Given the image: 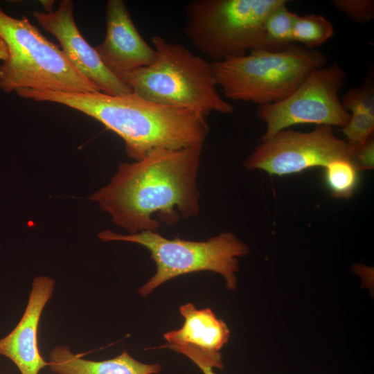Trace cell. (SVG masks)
I'll list each match as a JSON object with an SVG mask.
<instances>
[{
    "label": "cell",
    "instance_id": "8992f818",
    "mask_svg": "<svg viewBox=\"0 0 374 374\" xmlns=\"http://www.w3.org/2000/svg\"><path fill=\"white\" fill-rule=\"evenodd\" d=\"M103 242L121 241L140 244L150 253L157 265L155 274L139 290L145 297L163 283L181 275L210 271L221 274L226 287L235 290L238 258L249 252L248 247L231 232H223L205 241L175 238L168 239L157 231L121 234L104 230L98 234Z\"/></svg>",
    "mask_w": 374,
    "mask_h": 374
},
{
    "label": "cell",
    "instance_id": "52a82bcc",
    "mask_svg": "<svg viewBox=\"0 0 374 374\" xmlns=\"http://www.w3.org/2000/svg\"><path fill=\"white\" fill-rule=\"evenodd\" d=\"M287 0H193L185 8V33L213 62L261 48L268 14Z\"/></svg>",
    "mask_w": 374,
    "mask_h": 374
},
{
    "label": "cell",
    "instance_id": "ffe728a7",
    "mask_svg": "<svg viewBox=\"0 0 374 374\" xmlns=\"http://www.w3.org/2000/svg\"><path fill=\"white\" fill-rule=\"evenodd\" d=\"M332 4L350 19L367 23L374 19L373 0H333Z\"/></svg>",
    "mask_w": 374,
    "mask_h": 374
},
{
    "label": "cell",
    "instance_id": "9a60e30c",
    "mask_svg": "<svg viewBox=\"0 0 374 374\" xmlns=\"http://www.w3.org/2000/svg\"><path fill=\"white\" fill-rule=\"evenodd\" d=\"M287 2L274 8L265 18L260 49L276 52L294 44L293 27L298 15L287 8Z\"/></svg>",
    "mask_w": 374,
    "mask_h": 374
},
{
    "label": "cell",
    "instance_id": "8fae6325",
    "mask_svg": "<svg viewBox=\"0 0 374 374\" xmlns=\"http://www.w3.org/2000/svg\"><path fill=\"white\" fill-rule=\"evenodd\" d=\"M105 8V37L95 47L104 65L118 78L152 64L156 51L139 33L125 2L109 0Z\"/></svg>",
    "mask_w": 374,
    "mask_h": 374
},
{
    "label": "cell",
    "instance_id": "e0dca14e",
    "mask_svg": "<svg viewBox=\"0 0 374 374\" xmlns=\"http://www.w3.org/2000/svg\"><path fill=\"white\" fill-rule=\"evenodd\" d=\"M324 168L325 181L332 195L336 198L351 197L359 181L358 170L352 161L337 159Z\"/></svg>",
    "mask_w": 374,
    "mask_h": 374
},
{
    "label": "cell",
    "instance_id": "6da1fadb",
    "mask_svg": "<svg viewBox=\"0 0 374 374\" xmlns=\"http://www.w3.org/2000/svg\"><path fill=\"white\" fill-rule=\"evenodd\" d=\"M204 144L156 149L121 163L109 182L89 197L128 233L157 231L200 211L198 172Z\"/></svg>",
    "mask_w": 374,
    "mask_h": 374
},
{
    "label": "cell",
    "instance_id": "7402d4cb",
    "mask_svg": "<svg viewBox=\"0 0 374 374\" xmlns=\"http://www.w3.org/2000/svg\"><path fill=\"white\" fill-rule=\"evenodd\" d=\"M54 1H40L41 4L45 10V12L51 13L53 12V6L54 4Z\"/></svg>",
    "mask_w": 374,
    "mask_h": 374
},
{
    "label": "cell",
    "instance_id": "ba28073f",
    "mask_svg": "<svg viewBox=\"0 0 374 374\" xmlns=\"http://www.w3.org/2000/svg\"><path fill=\"white\" fill-rule=\"evenodd\" d=\"M346 80L339 64L326 65L313 69L285 99L258 106L257 116L266 125L261 141L298 124L344 127L350 117L339 97Z\"/></svg>",
    "mask_w": 374,
    "mask_h": 374
},
{
    "label": "cell",
    "instance_id": "3957f363",
    "mask_svg": "<svg viewBox=\"0 0 374 374\" xmlns=\"http://www.w3.org/2000/svg\"><path fill=\"white\" fill-rule=\"evenodd\" d=\"M152 42L156 51L153 62L118 77L133 93L158 104L204 116L233 113V106L217 89L211 62L160 35L153 36Z\"/></svg>",
    "mask_w": 374,
    "mask_h": 374
},
{
    "label": "cell",
    "instance_id": "603a6c76",
    "mask_svg": "<svg viewBox=\"0 0 374 374\" xmlns=\"http://www.w3.org/2000/svg\"><path fill=\"white\" fill-rule=\"evenodd\" d=\"M203 372L204 374H217L213 371V367L208 365L200 364L197 365Z\"/></svg>",
    "mask_w": 374,
    "mask_h": 374
},
{
    "label": "cell",
    "instance_id": "7c38bea8",
    "mask_svg": "<svg viewBox=\"0 0 374 374\" xmlns=\"http://www.w3.org/2000/svg\"><path fill=\"white\" fill-rule=\"evenodd\" d=\"M55 284L49 276H35L20 321L8 335L0 339V355L10 359L21 374H38L48 366L39 351L37 332L42 313L53 296Z\"/></svg>",
    "mask_w": 374,
    "mask_h": 374
},
{
    "label": "cell",
    "instance_id": "2e32d148",
    "mask_svg": "<svg viewBox=\"0 0 374 374\" xmlns=\"http://www.w3.org/2000/svg\"><path fill=\"white\" fill-rule=\"evenodd\" d=\"M334 28L330 21L317 14L297 16L293 27V41L303 44L308 49H314L330 39Z\"/></svg>",
    "mask_w": 374,
    "mask_h": 374
},
{
    "label": "cell",
    "instance_id": "5b68a950",
    "mask_svg": "<svg viewBox=\"0 0 374 374\" xmlns=\"http://www.w3.org/2000/svg\"><path fill=\"white\" fill-rule=\"evenodd\" d=\"M326 62L321 52L293 44L280 51L255 50L211 65L225 98L260 106L285 99L313 69L326 66Z\"/></svg>",
    "mask_w": 374,
    "mask_h": 374
},
{
    "label": "cell",
    "instance_id": "9c48e42d",
    "mask_svg": "<svg viewBox=\"0 0 374 374\" xmlns=\"http://www.w3.org/2000/svg\"><path fill=\"white\" fill-rule=\"evenodd\" d=\"M353 148L338 139L332 127L318 125L310 132L283 130L261 143L244 161L248 170H261L271 175L298 173L330 162L351 161Z\"/></svg>",
    "mask_w": 374,
    "mask_h": 374
},
{
    "label": "cell",
    "instance_id": "d6986e66",
    "mask_svg": "<svg viewBox=\"0 0 374 374\" xmlns=\"http://www.w3.org/2000/svg\"><path fill=\"white\" fill-rule=\"evenodd\" d=\"M344 108L349 112L374 116V87L369 79L363 85L348 90L341 98Z\"/></svg>",
    "mask_w": 374,
    "mask_h": 374
},
{
    "label": "cell",
    "instance_id": "277c9868",
    "mask_svg": "<svg viewBox=\"0 0 374 374\" xmlns=\"http://www.w3.org/2000/svg\"><path fill=\"white\" fill-rule=\"evenodd\" d=\"M0 89L64 93L100 92L23 15L15 18L0 7Z\"/></svg>",
    "mask_w": 374,
    "mask_h": 374
},
{
    "label": "cell",
    "instance_id": "5bb4252c",
    "mask_svg": "<svg viewBox=\"0 0 374 374\" xmlns=\"http://www.w3.org/2000/svg\"><path fill=\"white\" fill-rule=\"evenodd\" d=\"M48 366L57 374H155L161 371L159 364H144L126 350L110 359L92 361L74 354L64 345L53 348L49 354Z\"/></svg>",
    "mask_w": 374,
    "mask_h": 374
},
{
    "label": "cell",
    "instance_id": "4fadbf2b",
    "mask_svg": "<svg viewBox=\"0 0 374 374\" xmlns=\"http://www.w3.org/2000/svg\"><path fill=\"white\" fill-rule=\"evenodd\" d=\"M184 318L182 327L163 335L169 346H190L199 350L217 353L228 342L230 331L227 325L210 308L198 310L193 303L179 308Z\"/></svg>",
    "mask_w": 374,
    "mask_h": 374
},
{
    "label": "cell",
    "instance_id": "30bf717a",
    "mask_svg": "<svg viewBox=\"0 0 374 374\" xmlns=\"http://www.w3.org/2000/svg\"><path fill=\"white\" fill-rule=\"evenodd\" d=\"M73 3L62 0L51 13L35 11L33 16L42 27L60 42L70 62L99 91L111 96L132 93V90L103 64L95 48L83 37L73 15Z\"/></svg>",
    "mask_w": 374,
    "mask_h": 374
},
{
    "label": "cell",
    "instance_id": "ac0fdd59",
    "mask_svg": "<svg viewBox=\"0 0 374 374\" xmlns=\"http://www.w3.org/2000/svg\"><path fill=\"white\" fill-rule=\"evenodd\" d=\"M348 123L341 130L346 142L353 148H357L373 136L374 116L351 112Z\"/></svg>",
    "mask_w": 374,
    "mask_h": 374
},
{
    "label": "cell",
    "instance_id": "7a4b0ae2",
    "mask_svg": "<svg viewBox=\"0 0 374 374\" xmlns=\"http://www.w3.org/2000/svg\"><path fill=\"white\" fill-rule=\"evenodd\" d=\"M22 98L66 105L100 122L120 136L127 157L144 158L156 149H181L204 144L209 127L197 112L158 104L134 93H64L19 89Z\"/></svg>",
    "mask_w": 374,
    "mask_h": 374
},
{
    "label": "cell",
    "instance_id": "44dd1931",
    "mask_svg": "<svg viewBox=\"0 0 374 374\" xmlns=\"http://www.w3.org/2000/svg\"><path fill=\"white\" fill-rule=\"evenodd\" d=\"M373 154L374 140L372 136L361 146L353 149L351 161L358 171L373 169Z\"/></svg>",
    "mask_w": 374,
    "mask_h": 374
}]
</instances>
